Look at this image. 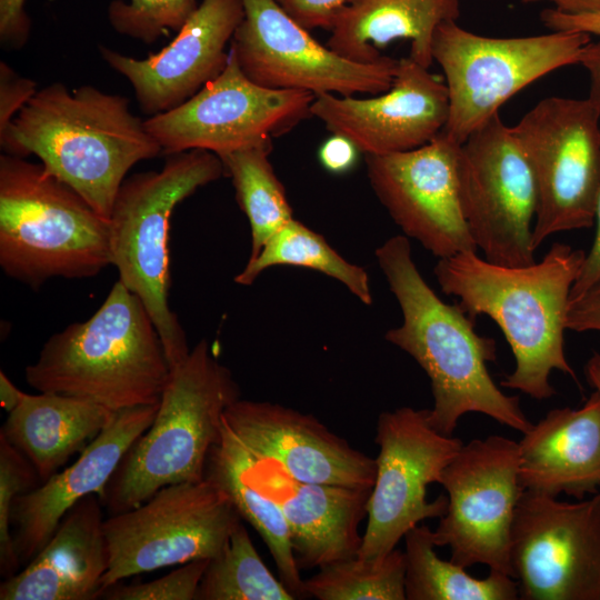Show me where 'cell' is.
<instances>
[{
    "mask_svg": "<svg viewBox=\"0 0 600 600\" xmlns=\"http://www.w3.org/2000/svg\"><path fill=\"white\" fill-rule=\"evenodd\" d=\"M376 258L402 312V323L384 338L412 357L430 379L431 426L451 436L468 412L488 416L526 433L532 426L519 398L504 393L489 373L497 359L493 339L476 332L473 319L443 302L419 272L404 236L386 240Z\"/></svg>",
    "mask_w": 600,
    "mask_h": 600,
    "instance_id": "cell-1",
    "label": "cell"
},
{
    "mask_svg": "<svg viewBox=\"0 0 600 600\" xmlns=\"http://www.w3.org/2000/svg\"><path fill=\"white\" fill-rule=\"evenodd\" d=\"M586 253L556 242L539 261L502 266L477 251L439 259L434 276L441 290L459 299L472 318L486 314L501 329L513 357V371L501 381L542 401L556 394L550 374L577 380L564 353L569 298Z\"/></svg>",
    "mask_w": 600,
    "mask_h": 600,
    "instance_id": "cell-2",
    "label": "cell"
},
{
    "mask_svg": "<svg viewBox=\"0 0 600 600\" xmlns=\"http://www.w3.org/2000/svg\"><path fill=\"white\" fill-rule=\"evenodd\" d=\"M0 144L11 156L36 154L108 220L128 171L162 153L126 97L61 82L37 90L0 132Z\"/></svg>",
    "mask_w": 600,
    "mask_h": 600,
    "instance_id": "cell-3",
    "label": "cell"
},
{
    "mask_svg": "<svg viewBox=\"0 0 600 600\" xmlns=\"http://www.w3.org/2000/svg\"><path fill=\"white\" fill-rule=\"evenodd\" d=\"M24 374L40 392L120 411L158 404L170 366L144 304L118 280L88 320L47 340Z\"/></svg>",
    "mask_w": 600,
    "mask_h": 600,
    "instance_id": "cell-4",
    "label": "cell"
},
{
    "mask_svg": "<svg viewBox=\"0 0 600 600\" xmlns=\"http://www.w3.org/2000/svg\"><path fill=\"white\" fill-rule=\"evenodd\" d=\"M240 388L206 340L170 369L153 422L110 479L102 506L111 514L140 506L163 487L204 479L227 408Z\"/></svg>",
    "mask_w": 600,
    "mask_h": 600,
    "instance_id": "cell-5",
    "label": "cell"
},
{
    "mask_svg": "<svg viewBox=\"0 0 600 600\" xmlns=\"http://www.w3.org/2000/svg\"><path fill=\"white\" fill-rule=\"evenodd\" d=\"M111 264L109 220L39 163L0 157V267L29 287Z\"/></svg>",
    "mask_w": 600,
    "mask_h": 600,
    "instance_id": "cell-6",
    "label": "cell"
},
{
    "mask_svg": "<svg viewBox=\"0 0 600 600\" xmlns=\"http://www.w3.org/2000/svg\"><path fill=\"white\" fill-rule=\"evenodd\" d=\"M223 174V163L213 152L193 149L170 154L161 170L124 179L109 218L111 266L144 304L170 369L191 350L168 302L170 218L181 201Z\"/></svg>",
    "mask_w": 600,
    "mask_h": 600,
    "instance_id": "cell-7",
    "label": "cell"
},
{
    "mask_svg": "<svg viewBox=\"0 0 600 600\" xmlns=\"http://www.w3.org/2000/svg\"><path fill=\"white\" fill-rule=\"evenodd\" d=\"M590 34L494 38L476 34L456 21L441 23L432 40V59L442 69L449 117L442 132L461 144L520 90L549 72L580 63Z\"/></svg>",
    "mask_w": 600,
    "mask_h": 600,
    "instance_id": "cell-8",
    "label": "cell"
},
{
    "mask_svg": "<svg viewBox=\"0 0 600 600\" xmlns=\"http://www.w3.org/2000/svg\"><path fill=\"white\" fill-rule=\"evenodd\" d=\"M241 521L229 494L209 478L161 488L104 519L109 568L102 591L128 577L217 557Z\"/></svg>",
    "mask_w": 600,
    "mask_h": 600,
    "instance_id": "cell-9",
    "label": "cell"
},
{
    "mask_svg": "<svg viewBox=\"0 0 600 600\" xmlns=\"http://www.w3.org/2000/svg\"><path fill=\"white\" fill-rule=\"evenodd\" d=\"M600 113L587 99L549 97L512 127L532 168L537 250L550 236L594 224L600 188Z\"/></svg>",
    "mask_w": 600,
    "mask_h": 600,
    "instance_id": "cell-10",
    "label": "cell"
},
{
    "mask_svg": "<svg viewBox=\"0 0 600 600\" xmlns=\"http://www.w3.org/2000/svg\"><path fill=\"white\" fill-rule=\"evenodd\" d=\"M376 480L368 500L367 527L357 557L380 563L406 533L426 519L441 518L449 499H427V488L463 442L437 431L429 409L401 407L382 412L376 427Z\"/></svg>",
    "mask_w": 600,
    "mask_h": 600,
    "instance_id": "cell-11",
    "label": "cell"
},
{
    "mask_svg": "<svg viewBox=\"0 0 600 600\" xmlns=\"http://www.w3.org/2000/svg\"><path fill=\"white\" fill-rule=\"evenodd\" d=\"M458 176L463 216L484 259L502 266L533 263L536 178L499 112L460 144Z\"/></svg>",
    "mask_w": 600,
    "mask_h": 600,
    "instance_id": "cell-12",
    "label": "cell"
},
{
    "mask_svg": "<svg viewBox=\"0 0 600 600\" xmlns=\"http://www.w3.org/2000/svg\"><path fill=\"white\" fill-rule=\"evenodd\" d=\"M314 98L306 91L254 83L230 48L227 66L217 78L182 104L144 123L168 156L200 149L222 157L271 144L272 138L311 116Z\"/></svg>",
    "mask_w": 600,
    "mask_h": 600,
    "instance_id": "cell-13",
    "label": "cell"
},
{
    "mask_svg": "<svg viewBox=\"0 0 600 600\" xmlns=\"http://www.w3.org/2000/svg\"><path fill=\"white\" fill-rule=\"evenodd\" d=\"M519 461V442L491 434L463 443L443 469L438 483L449 503L433 536L437 547H449L452 562L512 577L511 527L524 491Z\"/></svg>",
    "mask_w": 600,
    "mask_h": 600,
    "instance_id": "cell-14",
    "label": "cell"
},
{
    "mask_svg": "<svg viewBox=\"0 0 600 600\" xmlns=\"http://www.w3.org/2000/svg\"><path fill=\"white\" fill-rule=\"evenodd\" d=\"M523 600H600V491L577 502L524 490L510 537Z\"/></svg>",
    "mask_w": 600,
    "mask_h": 600,
    "instance_id": "cell-15",
    "label": "cell"
},
{
    "mask_svg": "<svg viewBox=\"0 0 600 600\" xmlns=\"http://www.w3.org/2000/svg\"><path fill=\"white\" fill-rule=\"evenodd\" d=\"M243 19L232 49L243 73L254 83L314 96L379 94L390 89L398 60L374 63L348 60L319 43L276 0H242Z\"/></svg>",
    "mask_w": 600,
    "mask_h": 600,
    "instance_id": "cell-16",
    "label": "cell"
},
{
    "mask_svg": "<svg viewBox=\"0 0 600 600\" xmlns=\"http://www.w3.org/2000/svg\"><path fill=\"white\" fill-rule=\"evenodd\" d=\"M459 148L441 131L412 150L366 156L379 201L407 237L439 259L478 250L460 201Z\"/></svg>",
    "mask_w": 600,
    "mask_h": 600,
    "instance_id": "cell-17",
    "label": "cell"
},
{
    "mask_svg": "<svg viewBox=\"0 0 600 600\" xmlns=\"http://www.w3.org/2000/svg\"><path fill=\"white\" fill-rule=\"evenodd\" d=\"M428 69L401 58L389 90L371 98L319 94L310 113L366 156L419 148L443 130L449 117L447 86Z\"/></svg>",
    "mask_w": 600,
    "mask_h": 600,
    "instance_id": "cell-18",
    "label": "cell"
},
{
    "mask_svg": "<svg viewBox=\"0 0 600 600\" xmlns=\"http://www.w3.org/2000/svg\"><path fill=\"white\" fill-rule=\"evenodd\" d=\"M222 433L247 478L282 510L300 570L358 554L371 489L298 481L278 463L251 453L224 420Z\"/></svg>",
    "mask_w": 600,
    "mask_h": 600,
    "instance_id": "cell-19",
    "label": "cell"
},
{
    "mask_svg": "<svg viewBox=\"0 0 600 600\" xmlns=\"http://www.w3.org/2000/svg\"><path fill=\"white\" fill-rule=\"evenodd\" d=\"M242 19V0H202L157 53L136 59L103 46L99 50L130 81L140 109L151 117L182 104L223 71Z\"/></svg>",
    "mask_w": 600,
    "mask_h": 600,
    "instance_id": "cell-20",
    "label": "cell"
},
{
    "mask_svg": "<svg viewBox=\"0 0 600 600\" xmlns=\"http://www.w3.org/2000/svg\"><path fill=\"white\" fill-rule=\"evenodd\" d=\"M229 429L259 458L301 482L372 489L376 459L354 449L316 417L268 401L239 399L223 414Z\"/></svg>",
    "mask_w": 600,
    "mask_h": 600,
    "instance_id": "cell-21",
    "label": "cell"
},
{
    "mask_svg": "<svg viewBox=\"0 0 600 600\" xmlns=\"http://www.w3.org/2000/svg\"><path fill=\"white\" fill-rule=\"evenodd\" d=\"M158 404L118 411L72 464L14 499L10 519L21 564H27L42 549L67 512L82 498L97 494L102 502L121 460L153 422Z\"/></svg>",
    "mask_w": 600,
    "mask_h": 600,
    "instance_id": "cell-22",
    "label": "cell"
},
{
    "mask_svg": "<svg viewBox=\"0 0 600 600\" xmlns=\"http://www.w3.org/2000/svg\"><path fill=\"white\" fill-rule=\"evenodd\" d=\"M102 502L89 494L77 502L27 563L0 584L1 600H94L109 568Z\"/></svg>",
    "mask_w": 600,
    "mask_h": 600,
    "instance_id": "cell-23",
    "label": "cell"
},
{
    "mask_svg": "<svg viewBox=\"0 0 600 600\" xmlns=\"http://www.w3.org/2000/svg\"><path fill=\"white\" fill-rule=\"evenodd\" d=\"M524 490L583 499L600 488V392L580 408H556L519 441Z\"/></svg>",
    "mask_w": 600,
    "mask_h": 600,
    "instance_id": "cell-24",
    "label": "cell"
},
{
    "mask_svg": "<svg viewBox=\"0 0 600 600\" xmlns=\"http://www.w3.org/2000/svg\"><path fill=\"white\" fill-rule=\"evenodd\" d=\"M459 14L460 0H347L327 46L348 60L374 63L384 58L382 48L404 39L410 41L409 57L429 68L437 28Z\"/></svg>",
    "mask_w": 600,
    "mask_h": 600,
    "instance_id": "cell-25",
    "label": "cell"
},
{
    "mask_svg": "<svg viewBox=\"0 0 600 600\" xmlns=\"http://www.w3.org/2000/svg\"><path fill=\"white\" fill-rule=\"evenodd\" d=\"M117 412L70 396L24 393L0 434L29 459L43 482L82 452Z\"/></svg>",
    "mask_w": 600,
    "mask_h": 600,
    "instance_id": "cell-26",
    "label": "cell"
},
{
    "mask_svg": "<svg viewBox=\"0 0 600 600\" xmlns=\"http://www.w3.org/2000/svg\"><path fill=\"white\" fill-rule=\"evenodd\" d=\"M204 478L217 482L229 494L240 517L259 533L287 588L297 598L306 596L282 510L247 478L222 430L208 456Z\"/></svg>",
    "mask_w": 600,
    "mask_h": 600,
    "instance_id": "cell-27",
    "label": "cell"
},
{
    "mask_svg": "<svg viewBox=\"0 0 600 600\" xmlns=\"http://www.w3.org/2000/svg\"><path fill=\"white\" fill-rule=\"evenodd\" d=\"M404 590L408 600H514L517 581L509 574L490 570L478 579L466 568L438 557L433 531L417 524L406 536Z\"/></svg>",
    "mask_w": 600,
    "mask_h": 600,
    "instance_id": "cell-28",
    "label": "cell"
},
{
    "mask_svg": "<svg viewBox=\"0 0 600 600\" xmlns=\"http://www.w3.org/2000/svg\"><path fill=\"white\" fill-rule=\"evenodd\" d=\"M293 266L317 270L347 287L362 303H372L367 271L341 257L326 239L296 219H291L263 246L252 261L234 278L249 286L270 267Z\"/></svg>",
    "mask_w": 600,
    "mask_h": 600,
    "instance_id": "cell-29",
    "label": "cell"
},
{
    "mask_svg": "<svg viewBox=\"0 0 600 600\" xmlns=\"http://www.w3.org/2000/svg\"><path fill=\"white\" fill-rule=\"evenodd\" d=\"M271 144L238 150L220 157L237 201L251 229L248 261L258 257L266 242L292 217L286 190L269 160ZM247 261V262H248Z\"/></svg>",
    "mask_w": 600,
    "mask_h": 600,
    "instance_id": "cell-30",
    "label": "cell"
},
{
    "mask_svg": "<svg viewBox=\"0 0 600 600\" xmlns=\"http://www.w3.org/2000/svg\"><path fill=\"white\" fill-rule=\"evenodd\" d=\"M293 599L297 597L260 558L242 521L223 550L209 560L196 594V600Z\"/></svg>",
    "mask_w": 600,
    "mask_h": 600,
    "instance_id": "cell-31",
    "label": "cell"
},
{
    "mask_svg": "<svg viewBox=\"0 0 600 600\" xmlns=\"http://www.w3.org/2000/svg\"><path fill=\"white\" fill-rule=\"evenodd\" d=\"M303 580L304 594L318 600H404V552L393 549L382 562L359 557L322 564Z\"/></svg>",
    "mask_w": 600,
    "mask_h": 600,
    "instance_id": "cell-32",
    "label": "cell"
},
{
    "mask_svg": "<svg viewBox=\"0 0 600 600\" xmlns=\"http://www.w3.org/2000/svg\"><path fill=\"white\" fill-rule=\"evenodd\" d=\"M198 6V0H113L108 19L118 33L152 43L168 30L177 32Z\"/></svg>",
    "mask_w": 600,
    "mask_h": 600,
    "instance_id": "cell-33",
    "label": "cell"
},
{
    "mask_svg": "<svg viewBox=\"0 0 600 600\" xmlns=\"http://www.w3.org/2000/svg\"><path fill=\"white\" fill-rule=\"evenodd\" d=\"M41 480L29 459L0 434V572L7 579L21 566L11 531L14 499L38 487Z\"/></svg>",
    "mask_w": 600,
    "mask_h": 600,
    "instance_id": "cell-34",
    "label": "cell"
},
{
    "mask_svg": "<svg viewBox=\"0 0 600 600\" xmlns=\"http://www.w3.org/2000/svg\"><path fill=\"white\" fill-rule=\"evenodd\" d=\"M209 560H194L148 582L116 583L100 596L107 600H196Z\"/></svg>",
    "mask_w": 600,
    "mask_h": 600,
    "instance_id": "cell-35",
    "label": "cell"
},
{
    "mask_svg": "<svg viewBox=\"0 0 600 600\" xmlns=\"http://www.w3.org/2000/svg\"><path fill=\"white\" fill-rule=\"evenodd\" d=\"M36 82L21 77L10 66L0 62V132L37 92Z\"/></svg>",
    "mask_w": 600,
    "mask_h": 600,
    "instance_id": "cell-36",
    "label": "cell"
},
{
    "mask_svg": "<svg viewBox=\"0 0 600 600\" xmlns=\"http://www.w3.org/2000/svg\"><path fill=\"white\" fill-rule=\"evenodd\" d=\"M278 4L307 30H330L347 0H276Z\"/></svg>",
    "mask_w": 600,
    "mask_h": 600,
    "instance_id": "cell-37",
    "label": "cell"
},
{
    "mask_svg": "<svg viewBox=\"0 0 600 600\" xmlns=\"http://www.w3.org/2000/svg\"><path fill=\"white\" fill-rule=\"evenodd\" d=\"M26 0H0V40L8 49H21L30 36L31 19Z\"/></svg>",
    "mask_w": 600,
    "mask_h": 600,
    "instance_id": "cell-38",
    "label": "cell"
},
{
    "mask_svg": "<svg viewBox=\"0 0 600 600\" xmlns=\"http://www.w3.org/2000/svg\"><path fill=\"white\" fill-rule=\"evenodd\" d=\"M566 324L577 332L600 331V280L569 302Z\"/></svg>",
    "mask_w": 600,
    "mask_h": 600,
    "instance_id": "cell-39",
    "label": "cell"
},
{
    "mask_svg": "<svg viewBox=\"0 0 600 600\" xmlns=\"http://www.w3.org/2000/svg\"><path fill=\"white\" fill-rule=\"evenodd\" d=\"M360 151L348 139L332 134L326 140L318 152L322 167L334 174H342L351 170Z\"/></svg>",
    "mask_w": 600,
    "mask_h": 600,
    "instance_id": "cell-40",
    "label": "cell"
},
{
    "mask_svg": "<svg viewBox=\"0 0 600 600\" xmlns=\"http://www.w3.org/2000/svg\"><path fill=\"white\" fill-rule=\"evenodd\" d=\"M541 21L551 31H579L600 37V11L567 13L552 7L541 12Z\"/></svg>",
    "mask_w": 600,
    "mask_h": 600,
    "instance_id": "cell-41",
    "label": "cell"
},
{
    "mask_svg": "<svg viewBox=\"0 0 600 600\" xmlns=\"http://www.w3.org/2000/svg\"><path fill=\"white\" fill-rule=\"evenodd\" d=\"M596 233L592 246L586 253L581 270L572 286L569 302L582 296L600 280V188L594 214Z\"/></svg>",
    "mask_w": 600,
    "mask_h": 600,
    "instance_id": "cell-42",
    "label": "cell"
},
{
    "mask_svg": "<svg viewBox=\"0 0 600 600\" xmlns=\"http://www.w3.org/2000/svg\"><path fill=\"white\" fill-rule=\"evenodd\" d=\"M580 64L588 71L590 79L588 99L600 113V40L587 44Z\"/></svg>",
    "mask_w": 600,
    "mask_h": 600,
    "instance_id": "cell-43",
    "label": "cell"
},
{
    "mask_svg": "<svg viewBox=\"0 0 600 600\" xmlns=\"http://www.w3.org/2000/svg\"><path fill=\"white\" fill-rule=\"evenodd\" d=\"M26 392L21 391L1 370L0 371V403L8 413L22 400Z\"/></svg>",
    "mask_w": 600,
    "mask_h": 600,
    "instance_id": "cell-44",
    "label": "cell"
},
{
    "mask_svg": "<svg viewBox=\"0 0 600 600\" xmlns=\"http://www.w3.org/2000/svg\"><path fill=\"white\" fill-rule=\"evenodd\" d=\"M553 8L567 13H590L600 11V0H554Z\"/></svg>",
    "mask_w": 600,
    "mask_h": 600,
    "instance_id": "cell-45",
    "label": "cell"
},
{
    "mask_svg": "<svg viewBox=\"0 0 600 600\" xmlns=\"http://www.w3.org/2000/svg\"><path fill=\"white\" fill-rule=\"evenodd\" d=\"M584 373L589 384L600 392V353L594 352L584 366Z\"/></svg>",
    "mask_w": 600,
    "mask_h": 600,
    "instance_id": "cell-46",
    "label": "cell"
},
{
    "mask_svg": "<svg viewBox=\"0 0 600 600\" xmlns=\"http://www.w3.org/2000/svg\"><path fill=\"white\" fill-rule=\"evenodd\" d=\"M522 3H537L540 1H550L553 2L554 0H520Z\"/></svg>",
    "mask_w": 600,
    "mask_h": 600,
    "instance_id": "cell-47",
    "label": "cell"
}]
</instances>
